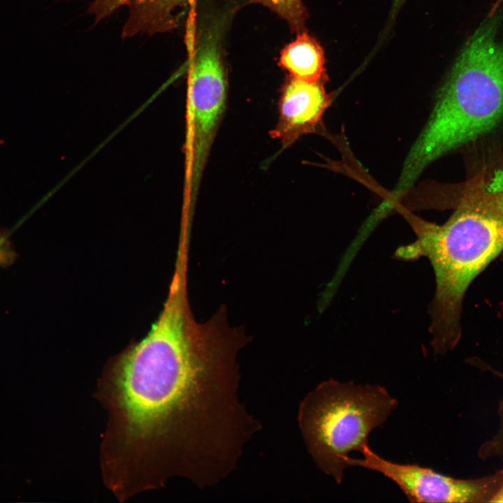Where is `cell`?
<instances>
[{
	"mask_svg": "<svg viewBox=\"0 0 503 503\" xmlns=\"http://www.w3.org/2000/svg\"><path fill=\"white\" fill-rule=\"evenodd\" d=\"M245 338L217 312L197 323L187 291L169 289L148 334L105 364L95 397L107 414L100 446L105 486L117 498L183 477L212 486L235 469L259 424L239 400Z\"/></svg>",
	"mask_w": 503,
	"mask_h": 503,
	"instance_id": "cell-1",
	"label": "cell"
},
{
	"mask_svg": "<svg viewBox=\"0 0 503 503\" xmlns=\"http://www.w3.org/2000/svg\"><path fill=\"white\" fill-rule=\"evenodd\" d=\"M416 240L396 256H425L433 268L436 289L430 305L432 346L437 353L453 349L461 336L465 294L472 281L503 250V217L486 202L483 182L468 184L455 212L443 224L406 214Z\"/></svg>",
	"mask_w": 503,
	"mask_h": 503,
	"instance_id": "cell-2",
	"label": "cell"
},
{
	"mask_svg": "<svg viewBox=\"0 0 503 503\" xmlns=\"http://www.w3.org/2000/svg\"><path fill=\"white\" fill-rule=\"evenodd\" d=\"M502 115L503 48L465 42L406 157L393 196L402 198L428 165L490 131Z\"/></svg>",
	"mask_w": 503,
	"mask_h": 503,
	"instance_id": "cell-3",
	"label": "cell"
},
{
	"mask_svg": "<svg viewBox=\"0 0 503 503\" xmlns=\"http://www.w3.org/2000/svg\"><path fill=\"white\" fill-rule=\"evenodd\" d=\"M398 400L379 385H357L330 379L300 404L298 421L317 466L340 483L352 451L362 452L373 429L381 425Z\"/></svg>",
	"mask_w": 503,
	"mask_h": 503,
	"instance_id": "cell-4",
	"label": "cell"
},
{
	"mask_svg": "<svg viewBox=\"0 0 503 503\" xmlns=\"http://www.w3.org/2000/svg\"><path fill=\"white\" fill-rule=\"evenodd\" d=\"M222 22L207 24L189 41L187 99V202L191 203L225 108L227 80L221 50Z\"/></svg>",
	"mask_w": 503,
	"mask_h": 503,
	"instance_id": "cell-5",
	"label": "cell"
},
{
	"mask_svg": "<svg viewBox=\"0 0 503 503\" xmlns=\"http://www.w3.org/2000/svg\"><path fill=\"white\" fill-rule=\"evenodd\" d=\"M363 459L349 457L348 467L376 471L395 482L411 502H490L498 488L502 472L479 480L458 479L416 464L393 462L378 455L366 445Z\"/></svg>",
	"mask_w": 503,
	"mask_h": 503,
	"instance_id": "cell-6",
	"label": "cell"
},
{
	"mask_svg": "<svg viewBox=\"0 0 503 503\" xmlns=\"http://www.w3.org/2000/svg\"><path fill=\"white\" fill-rule=\"evenodd\" d=\"M332 101L324 83L292 77L285 82L279 101V119L270 134L284 147L314 132Z\"/></svg>",
	"mask_w": 503,
	"mask_h": 503,
	"instance_id": "cell-7",
	"label": "cell"
},
{
	"mask_svg": "<svg viewBox=\"0 0 503 503\" xmlns=\"http://www.w3.org/2000/svg\"><path fill=\"white\" fill-rule=\"evenodd\" d=\"M194 0H131L128 6L129 14L124 26L122 36L131 37L138 34H154L169 31L178 22L175 12Z\"/></svg>",
	"mask_w": 503,
	"mask_h": 503,
	"instance_id": "cell-8",
	"label": "cell"
},
{
	"mask_svg": "<svg viewBox=\"0 0 503 503\" xmlns=\"http://www.w3.org/2000/svg\"><path fill=\"white\" fill-rule=\"evenodd\" d=\"M325 56L320 43L302 31L281 51L279 65L290 77L325 83L327 80Z\"/></svg>",
	"mask_w": 503,
	"mask_h": 503,
	"instance_id": "cell-9",
	"label": "cell"
},
{
	"mask_svg": "<svg viewBox=\"0 0 503 503\" xmlns=\"http://www.w3.org/2000/svg\"><path fill=\"white\" fill-rule=\"evenodd\" d=\"M270 8L284 19L291 30L298 33L304 31L307 11L302 0H251Z\"/></svg>",
	"mask_w": 503,
	"mask_h": 503,
	"instance_id": "cell-10",
	"label": "cell"
},
{
	"mask_svg": "<svg viewBox=\"0 0 503 503\" xmlns=\"http://www.w3.org/2000/svg\"><path fill=\"white\" fill-rule=\"evenodd\" d=\"M483 191L490 208L503 217V169L495 170L492 176L483 182Z\"/></svg>",
	"mask_w": 503,
	"mask_h": 503,
	"instance_id": "cell-11",
	"label": "cell"
},
{
	"mask_svg": "<svg viewBox=\"0 0 503 503\" xmlns=\"http://www.w3.org/2000/svg\"><path fill=\"white\" fill-rule=\"evenodd\" d=\"M131 0H92L89 12L96 18V22L113 13L122 6L128 5Z\"/></svg>",
	"mask_w": 503,
	"mask_h": 503,
	"instance_id": "cell-12",
	"label": "cell"
},
{
	"mask_svg": "<svg viewBox=\"0 0 503 503\" xmlns=\"http://www.w3.org/2000/svg\"><path fill=\"white\" fill-rule=\"evenodd\" d=\"M15 256V254L8 235L4 232L0 231V265L10 264Z\"/></svg>",
	"mask_w": 503,
	"mask_h": 503,
	"instance_id": "cell-13",
	"label": "cell"
},
{
	"mask_svg": "<svg viewBox=\"0 0 503 503\" xmlns=\"http://www.w3.org/2000/svg\"><path fill=\"white\" fill-rule=\"evenodd\" d=\"M503 418V416H502ZM493 446V449H497L496 454H502L503 455V423H502V428L499 432L498 435H497L494 440L490 442V445L489 447Z\"/></svg>",
	"mask_w": 503,
	"mask_h": 503,
	"instance_id": "cell-14",
	"label": "cell"
},
{
	"mask_svg": "<svg viewBox=\"0 0 503 503\" xmlns=\"http://www.w3.org/2000/svg\"><path fill=\"white\" fill-rule=\"evenodd\" d=\"M503 472V471H502ZM490 502H503V476L500 484Z\"/></svg>",
	"mask_w": 503,
	"mask_h": 503,
	"instance_id": "cell-15",
	"label": "cell"
},
{
	"mask_svg": "<svg viewBox=\"0 0 503 503\" xmlns=\"http://www.w3.org/2000/svg\"><path fill=\"white\" fill-rule=\"evenodd\" d=\"M502 2L503 0H493L488 11L490 13L494 12Z\"/></svg>",
	"mask_w": 503,
	"mask_h": 503,
	"instance_id": "cell-16",
	"label": "cell"
},
{
	"mask_svg": "<svg viewBox=\"0 0 503 503\" xmlns=\"http://www.w3.org/2000/svg\"><path fill=\"white\" fill-rule=\"evenodd\" d=\"M404 1L405 0H393V12L395 13Z\"/></svg>",
	"mask_w": 503,
	"mask_h": 503,
	"instance_id": "cell-17",
	"label": "cell"
}]
</instances>
